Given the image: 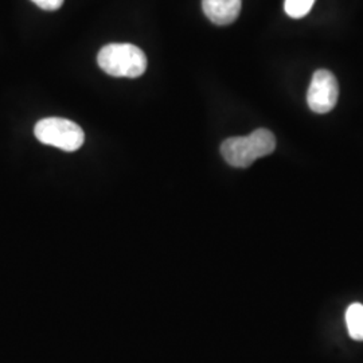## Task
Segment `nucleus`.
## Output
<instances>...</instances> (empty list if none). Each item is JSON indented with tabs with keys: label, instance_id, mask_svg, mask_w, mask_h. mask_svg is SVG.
I'll return each instance as SVG.
<instances>
[{
	"label": "nucleus",
	"instance_id": "obj_1",
	"mask_svg": "<svg viewBox=\"0 0 363 363\" xmlns=\"http://www.w3.org/2000/svg\"><path fill=\"white\" fill-rule=\"evenodd\" d=\"M274 148L276 138L272 132L259 128L247 136L226 139L220 145V154L230 166L247 169L259 157L271 155Z\"/></svg>",
	"mask_w": 363,
	"mask_h": 363
},
{
	"label": "nucleus",
	"instance_id": "obj_2",
	"mask_svg": "<svg viewBox=\"0 0 363 363\" xmlns=\"http://www.w3.org/2000/svg\"><path fill=\"white\" fill-rule=\"evenodd\" d=\"M99 66L113 77H140L147 69V57L142 49L130 43H111L97 57Z\"/></svg>",
	"mask_w": 363,
	"mask_h": 363
},
{
	"label": "nucleus",
	"instance_id": "obj_3",
	"mask_svg": "<svg viewBox=\"0 0 363 363\" xmlns=\"http://www.w3.org/2000/svg\"><path fill=\"white\" fill-rule=\"evenodd\" d=\"M34 133L40 143L57 147L66 152L77 151L85 140L84 130L79 125L61 117L40 120L34 128Z\"/></svg>",
	"mask_w": 363,
	"mask_h": 363
},
{
	"label": "nucleus",
	"instance_id": "obj_4",
	"mask_svg": "<svg viewBox=\"0 0 363 363\" xmlns=\"http://www.w3.org/2000/svg\"><path fill=\"white\" fill-rule=\"evenodd\" d=\"M339 85L335 76L325 70H316L312 76L311 84L307 93V103L315 113H328L337 103Z\"/></svg>",
	"mask_w": 363,
	"mask_h": 363
},
{
	"label": "nucleus",
	"instance_id": "obj_5",
	"mask_svg": "<svg viewBox=\"0 0 363 363\" xmlns=\"http://www.w3.org/2000/svg\"><path fill=\"white\" fill-rule=\"evenodd\" d=\"M242 0H202L203 13L218 26L233 23L241 13Z\"/></svg>",
	"mask_w": 363,
	"mask_h": 363
},
{
	"label": "nucleus",
	"instance_id": "obj_6",
	"mask_svg": "<svg viewBox=\"0 0 363 363\" xmlns=\"http://www.w3.org/2000/svg\"><path fill=\"white\" fill-rule=\"evenodd\" d=\"M349 334L354 340H363V304L354 303L346 312Z\"/></svg>",
	"mask_w": 363,
	"mask_h": 363
},
{
	"label": "nucleus",
	"instance_id": "obj_7",
	"mask_svg": "<svg viewBox=\"0 0 363 363\" xmlns=\"http://www.w3.org/2000/svg\"><path fill=\"white\" fill-rule=\"evenodd\" d=\"M313 3L315 0H286L284 10L288 16L294 19H300L311 11Z\"/></svg>",
	"mask_w": 363,
	"mask_h": 363
},
{
	"label": "nucleus",
	"instance_id": "obj_8",
	"mask_svg": "<svg viewBox=\"0 0 363 363\" xmlns=\"http://www.w3.org/2000/svg\"><path fill=\"white\" fill-rule=\"evenodd\" d=\"M35 3L38 7L45 11H55L60 10L61 6L64 4V0H31Z\"/></svg>",
	"mask_w": 363,
	"mask_h": 363
}]
</instances>
